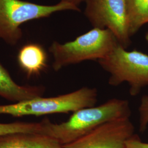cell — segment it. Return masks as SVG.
<instances>
[{
  "instance_id": "1",
  "label": "cell",
  "mask_w": 148,
  "mask_h": 148,
  "mask_svg": "<svg viewBox=\"0 0 148 148\" xmlns=\"http://www.w3.org/2000/svg\"><path fill=\"white\" fill-rule=\"evenodd\" d=\"M131 110L128 101L116 98L100 106L74 112L68 120L54 123L48 119L42 121V134L54 138L62 145L72 143L108 122L130 119Z\"/></svg>"
},
{
  "instance_id": "2",
  "label": "cell",
  "mask_w": 148,
  "mask_h": 148,
  "mask_svg": "<svg viewBox=\"0 0 148 148\" xmlns=\"http://www.w3.org/2000/svg\"><path fill=\"white\" fill-rule=\"evenodd\" d=\"M119 43L110 30L96 27L70 42L54 41L49 48L53 56L52 68L58 71L64 67L85 60L98 61L106 57Z\"/></svg>"
},
{
  "instance_id": "3",
  "label": "cell",
  "mask_w": 148,
  "mask_h": 148,
  "mask_svg": "<svg viewBox=\"0 0 148 148\" xmlns=\"http://www.w3.org/2000/svg\"><path fill=\"white\" fill-rule=\"evenodd\" d=\"M98 93L95 88L84 87L73 92L52 97H39L29 101L0 105V115L12 116H42L68 113L95 106Z\"/></svg>"
},
{
  "instance_id": "4",
  "label": "cell",
  "mask_w": 148,
  "mask_h": 148,
  "mask_svg": "<svg viewBox=\"0 0 148 148\" xmlns=\"http://www.w3.org/2000/svg\"><path fill=\"white\" fill-rule=\"evenodd\" d=\"M63 11H80L67 2L42 5L23 0H0V39L14 46L23 37L21 26L27 21L47 18Z\"/></svg>"
},
{
  "instance_id": "5",
  "label": "cell",
  "mask_w": 148,
  "mask_h": 148,
  "mask_svg": "<svg viewBox=\"0 0 148 148\" xmlns=\"http://www.w3.org/2000/svg\"><path fill=\"white\" fill-rule=\"evenodd\" d=\"M110 76L108 83L117 86L126 82L132 96L148 85V55L137 50L127 51L119 43L103 58L98 60Z\"/></svg>"
},
{
  "instance_id": "6",
  "label": "cell",
  "mask_w": 148,
  "mask_h": 148,
  "mask_svg": "<svg viewBox=\"0 0 148 148\" xmlns=\"http://www.w3.org/2000/svg\"><path fill=\"white\" fill-rule=\"evenodd\" d=\"M85 15L94 27L113 32L124 48L131 43L125 0H85Z\"/></svg>"
},
{
  "instance_id": "7",
  "label": "cell",
  "mask_w": 148,
  "mask_h": 148,
  "mask_svg": "<svg viewBox=\"0 0 148 148\" xmlns=\"http://www.w3.org/2000/svg\"><path fill=\"white\" fill-rule=\"evenodd\" d=\"M130 119L108 122L63 148H124L125 142L134 134Z\"/></svg>"
},
{
  "instance_id": "8",
  "label": "cell",
  "mask_w": 148,
  "mask_h": 148,
  "mask_svg": "<svg viewBox=\"0 0 148 148\" xmlns=\"http://www.w3.org/2000/svg\"><path fill=\"white\" fill-rule=\"evenodd\" d=\"M45 91L42 86H21L16 84L0 62V97L14 103L42 97Z\"/></svg>"
},
{
  "instance_id": "9",
  "label": "cell",
  "mask_w": 148,
  "mask_h": 148,
  "mask_svg": "<svg viewBox=\"0 0 148 148\" xmlns=\"http://www.w3.org/2000/svg\"><path fill=\"white\" fill-rule=\"evenodd\" d=\"M17 62L21 70L28 77L37 76L47 67V54L41 45L29 43L19 49Z\"/></svg>"
},
{
  "instance_id": "10",
  "label": "cell",
  "mask_w": 148,
  "mask_h": 148,
  "mask_svg": "<svg viewBox=\"0 0 148 148\" xmlns=\"http://www.w3.org/2000/svg\"><path fill=\"white\" fill-rule=\"evenodd\" d=\"M0 148H63L54 138L40 133L16 132L0 136Z\"/></svg>"
},
{
  "instance_id": "11",
  "label": "cell",
  "mask_w": 148,
  "mask_h": 148,
  "mask_svg": "<svg viewBox=\"0 0 148 148\" xmlns=\"http://www.w3.org/2000/svg\"><path fill=\"white\" fill-rule=\"evenodd\" d=\"M131 37L148 23V0H125Z\"/></svg>"
},
{
  "instance_id": "12",
  "label": "cell",
  "mask_w": 148,
  "mask_h": 148,
  "mask_svg": "<svg viewBox=\"0 0 148 148\" xmlns=\"http://www.w3.org/2000/svg\"><path fill=\"white\" fill-rule=\"evenodd\" d=\"M16 132L34 133L42 134V125L40 122H15L12 123H0V136Z\"/></svg>"
},
{
  "instance_id": "13",
  "label": "cell",
  "mask_w": 148,
  "mask_h": 148,
  "mask_svg": "<svg viewBox=\"0 0 148 148\" xmlns=\"http://www.w3.org/2000/svg\"><path fill=\"white\" fill-rule=\"evenodd\" d=\"M139 131L144 132L148 125V95H143L139 107Z\"/></svg>"
},
{
  "instance_id": "14",
  "label": "cell",
  "mask_w": 148,
  "mask_h": 148,
  "mask_svg": "<svg viewBox=\"0 0 148 148\" xmlns=\"http://www.w3.org/2000/svg\"><path fill=\"white\" fill-rule=\"evenodd\" d=\"M124 148H148V143L142 142L138 135L134 134L125 142Z\"/></svg>"
},
{
  "instance_id": "15",
  "label": "cell",
  "mask_w": 148,
  "mask_h": 148,
  "mask_svg": "<svg viewBox=\"0 0 148 148\" xmlns=\"http://www.w3.org/2000/svg\"><path fill=\"white\" fill-rule=\"evenodd\" d=\"M84 1H85V0H60V2H67V3H69L70 4H71L73 5L77 6L78 7H79L78 5H80V3H82Z\"/></svg>"
},
{
  "instance_id": "16",
  "label": "cell",
  "mask_w": 148,
  "mask_h": 148,
  "mask_svg": "<svg viewBox=\"0 0 148 148\" xmlns=\"http://www.w3.org/2000/svg\"><path fill=\"white\" fill-rule=\"evenodd\" d=\"M145 39H146L148 43V32L147 33V34H146V35H145Z\"/></svg>"
}]
</instances>
